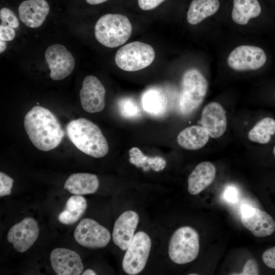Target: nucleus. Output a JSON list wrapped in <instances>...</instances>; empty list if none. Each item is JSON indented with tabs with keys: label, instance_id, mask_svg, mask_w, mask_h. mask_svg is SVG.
Wrapping results in <instances>:
<instances>
[{
	"label": "nucleus",
	"instance_id": "nucleus-36",
	"mask_svg": "<svg viewBox=\"0 0 275 275\" xmlns=\"http://www.w3.org/2000/svg\"><path fill=\"white\" fill-rule=\"evenodd\" d=\"M6 41L0 40V53L3 52L6 48Z\"/></svg>",
	"mask_w": 275,
	"mask_h": 275
},
{
	"label": "nucleus",
	"instance_id": "nucleus-30",
	"mask_svg": "<svg viewBox=\"0 0 275 275\" xmlns=\"http://www.w3.org/2000/svg\"><path fill=\"white\" fill-rule=\"evenodd\" d=\"M166 0H137L139 7L143 11L154 10Z\"/></svg>",
	"mask_w": 275,
	"mask_h": 275
},
{
	"label": "nucleus",
	"instance_id": "nucleus-28",
	"mask_svg": "<svg viewBox=\"0 0 275 275\" xmlns=\"http://www.w3.org/2000/svg\"><path fill=\"white\" fill-rule=\"evenodd\" d=\"M0 18L1 25L9 26L14 29L17 28L19 25L17 17L13 12L8 8L4 7L1 9Z\"/></svg>",
	"mask_w": 275,
	"mask_h": 275
},
{
	"label": "nucleus",
	"instance_id": "nucleus-20",
	"mask_svg": "<svg viewBox=\"0 0 275 275\" xmlns=\"http://www.w3.org/2000/svg\"><path fill=\"white\" fill-rule=\"evenodd\" d=\"M209 136L202 126L193 125L185 128L179 133L177 142L184 149L198 150L207 144Z\"/></svg>",
	"mask_w": 275,
	"mask_h": 275
},
{
	"label": "nucleus",
	"instance_id": "nucleus-27",
	"mask_svg": "<svg viewBox=\"0 0 275 275\" xmlns=\"http://www.w3.org/2000/svg\"><path fill=\"white\" fill-rule=\"evenodd\" d=\"M121 114L126 118H135L140 115L141 111L138 104L132 99H121L118 104Z\"/></svg>",
	"mask_w": 275,
	"mask_h": 275
},
{
	"label": "nucleus",
	"instance_id": "nucleus-10",
	"mask_svg": "<svg viewBox=\"0 0 275 275\" xmlns=\"http://www.w3.org/2000/svg\"><path fill=\"white\" fill-rule=\"evenodd\" d=\"M45 57L50 70V76L53 80L64 79L72 73L75 67L73 56L61 44H54L48 47Z\"/></svg>",
	"mask_w": 275,
	"mask_h": 275
},
{
	"label": "nucleus",
	"instance_id": "nucleus-22",
	"mask_svg": "<svg viewBox=\"0 0 275 275\" xmlns=\"http://www.w3.org/2000/svg\"><path fill=\"white\" fill-rule=\"evenodd\" d=\"M261 12L257 0H233L232 18L238 24H247L251 18L258 17Z\"/></svg>",
	"mask_w": 275,
	"mask_h": 275
},
{
	"label": "nucleus",
	"instance_id": "nucleus-32",
	"mask_svg": "<svg viewBox=\"0 0 275 275\" xmlns=\"http://www.w3.org/2000/svg\"><path fill=\"white\" fill-rule=\"evenodd\" d=\"M258 264L254 259H249L244 264L242 271L239 274L242 275H255L259 274Z\"/></svg>",
	"mask_w": 275,
	"mask_h": 275
},
{
	"label": "nucleus",
	"instance_id": "nucleus-7",
	"mask_svg": "<svg viewBox=\"0 0 275 275\" xmlns=\"http://www.w3.org/2000/svg\"><path fill=\"white\" fill-rule=\"evenodd\" d=\"M151 248V240L145 232L140 231L134 236L126 249L122 261L123 270L128 274L135 275L146 266Z\"/></svg>",
	"mask_w": 275,
	"mask_h": 275
},
{
	"label": "nucleus",
	"instance_id": "nucleus-8",
	"mask_svg": "<svg viewBox=\"0 0 275 275\" xmlns=\"http://www.w3.org/2000/svg\"><path fill=\"white\" fill-rule=\"evenodd\" d=\"M75 240L80 245L89 249H100L109 243V231L93 219L85 218L77 225L74 232Z\"/></svg>",
	"mask_w": 275,
	"mask_h": 275
},
{
	"label": "nucleus",
	"instance_id": "nucleus-35",
	"mask_svg": "<svg viewBox=\"0 0 275 275\" xmlns=\"http://www.w3.org/2000/svg\"><path fill=\"white\" fill-rule=\"evenodd\" d=\"M107 1L108 0H86L87 3L92 5H99Z\"/></svg>",
	"mask_w": 275,
	"mask_h": 275
},
{
	"label": "nucleus",
	"instance_id": "nucleus-11",
	"mask_svg": "<svg viewBox=\"0 0 275 275\" xmlns=\"http://www.w3.org/2000/svg\"><path fill=\"white\" fill-rule=\"evenodd\" d=\"M241 222L256 237L271 235L275 230V222L266 212L260 209L243 206L241 209Z\"/></svg>",
	"mask_w": 275,
	"mask_h": 275
},
{
	"label": "nucleus",
	"instance_id": "nucleus-17",
	"mask_svg": "<svg viewBox=\"0 0 275 275\" xmlns=\"http://www.w3.org/2000/svg\"><path fill=\"white\" fill-rule=\"evenodd\" d=\"M49 11V5L45 0H26L21 2L18 7L21 21L31 28L40 26Z\"/></svg>",
	"mask_w": 275,
	"mask_h": 275
},
{
	"label": "nucleus",
	"instance_id": "nucleus-15",
	"mask_svg": "<svg viewBox=\"0 0 275 275\" xmlns=\"http://www.w3.org/2000/svg\"><path fill=\"white\" fill-rule=\"evenodd\" d=\"M139 221V215L132 210L124 212L116 221L112 234L113 240L122 250H126L132 241Z\"/></svg>",
	"mask_w": 275,
	"mask_h": 275
},
{
	"label": "nucleus",
	"instance_id": "nucleus-18",
	"mask_svg": "<svg viewBox=\"0 0 275 275\" xmlns=\"http://www.w3.org/2000/svg\"><path fill=\"white\" fill-rule=\"evenodd\" d=\"M216 168L210 162L203 161L199 163L188 178V191L193 195L200 193L214 180Z\"/></svg>",
	"mask_w": 275,
	"mask_h": 275
},
{
	"label": "nucleus",
	"instance_id": "nucleus-4",
	"mask_svg": "<svg viewBox=\"0 0 275 275\" xmlns=\"http://www.w3.org/2000/svg\"><path fill=\"white\" fill-rule=\"evenodd\" d=\"M199 235L189 226L177 229L169 242L168 253L171 260L178 264H184L194 260L199 252Z\"/></svg>",
	"mask_w": 275,
	"mask_h": 275
},
{
	"label": "nucleus",
	"instance_id": "nucleus-1",
	"mask_svg": "<svg viewBox=\"0 0 275 275\" xmlns=\"http://www.w3.org/2000/svg\"><path fill=\"white\" fill-rule=\"evenodd\" d=\"M24 126L31 142L43 151L56 148L64 136L57 117L48 109L40 106H34L26 114Z\"/></svg>",
	"mask_w": 275,
	"mask_h": 275
},
{
	"label": "nucleus",
	"instance_id": "nucleus-33",
	"mask_svg": "<svg viewBox=\"0 0 275 275\" xmlns=\"http://www.w3.org/2000/svg\"><path fill=\"white\" fill-rule=\"evenodd\" d=\"M15 36V31L14 28L9 26L0 25V40L10 41L13 40Z\"/></svg>",
	"mask_w": 275,
	"mask_h": 275
},
{
	"label": "nucleus",
	"instance_id": "nucleus-16",
	"mask_svg": "<svg viewBox=\"0 0 275 275\" xmlns=\"http://www.w3.org/2000/svg\"><path fill=\"white\" fill-rule=\"evenodd\" d=\"M200 123L210 137L214 139L219 138L224 134L227 128L226 112L218 103L210 102L203 109Z\"/></svg>",
	"mask_w": 275,
	"mask_h": 275
},
{
	"label": "nucleus",
	"instance_id": "nucleus-3",
	"mask_svg": "<svg viewBox=\"0 0 275 275\" xmlns=\"http://www.w3.org/2000/svg\"><path fill=\"white\" fill-rule=\"evenodd\" d=\"M132 25L129 19L121 14H106L95 26V36L102 45L109 48L119 46L130 37Z\"/></svg>",
	"mask_w": 275,
	"mask_h": 275
},
{
	"label": "nucleus",
	"instance_id": "nucleus-5",
	"mask_svg": "<svg viewBox=\"0 0 275 275\" xmlns=\"http://www.w3.org/2000/svg\"><path fill=\"white\" fill-rule=\"evenodd\" d=\"M207 89V81L199 70L195 69L187 70L182 79L179 101L181 113L188 114L196 109L203 102Z\"/></svg>",
	"mask_w": 275,
	"mask_h": 275
},
{
	"label": "nucleus",
	"instance_id": "nucleus-29",
	"mask_svg": "<svg viewBox=\"0 0 275 275\" xmlns=\"http://www.w3.org/2000/svg\"><path fill=\"white\" fill-rule=\"evenodd\" d=\"M14 180L2 172H0V197L10 195Z\"/></svg>",
	"mask_w": 275,
	"mask_h": 275
},
{
	"label": "nucleus",
	"instance_id": "nucleus-26",
	"mask_svg": "<svg viewBox=\"0 0 275 275\" xmlns=\"http://www.w3.org/2000/svg\"><path fill=\"white\" fill-rule=\"evenodd\" d=\"M144 110L152 115L162 114L166 109V99L158 90L151 89L146 91L142 99Z\"/></svg>",
	"mask_w": 275,
	"mask_h": 275
},
{
	"label": "nucleus",
	"instance_id": "nucleus-21",
	"mask_svg": "<svg viewBox=\"0 0 275 275\" xmlns=\"http://www.w3.org/2000/svg\"><path fill=\"white\" fill-rule=\"evenodd\" d=\"M219 7V0H193L187 12V20L190 24H197L215 14Z\"/></svg>",
	"mask_w": 275,
	"mask_h": 275
},
{
	"label": "nucleus",
	"instance_id": "nucleus-23",
	"mask_svg": "<svg viewBox=\"0 0 275 275\" xmlns=\"http://www.w3.org/2000/svg\"><path fill=\"white\" fill-rule=\"evenodd\" d=\"M87 207L86 199L81 195H75L67 201L64 210L58 215V220L64 225L73 224L81 217Z\"/></svg>",
	"mask_w": 275,
	"mask_h": 275
},
{
	"label": "nucleus",
	"instance_id": "nucleus-6",
	"mask_svg": "<svg viewBox=\"0 0 275 275\" xmlns=\"http://www.w3.org/2000/svg\"><path fill=\"white\" fill-rule=\"evenodd\" d=\"M155 53L149 44L135 41L128 43L117 51L115 60L117 66L126 71H136L149 66Z\"/></svg>",
	"mask_w": 275,
	"mask_h": 275
},
{
	"label": "nucleus",
	"instance_id": "nucleus-37",
	"mask_svg": "<svg viewBox=\"0 0 275 275\" xmlns=\"http://www.w3.org/2000/svg\"><path fill=\"white\" fill-rule=\"evenodd\" d=\"M82 275H95L96 273L92 269H87L82 272Z\"/></svg>",
	"mask_w": 275,
	"mask_h": 275
},
{
	"label": "nucleus",
	"instance_id": "nucleus-24",
	"mask_svg": "<svg viewBox=\"0 0 275 275\" xmlns=\"http://www.w3.org/2000/svg\"><path fill=\"white\" fill-rule=\"evenodd\" d=\"M129 161L137 168H141L144 172L150 169L159 172L166 166L167 162L164 158L159 156H148L144 155L138 147H132L129 150Z\"/></svg>",
	"mask_w": 275,
	"mask_h": 275
},
{
	"label": "nucleus",
	"instance_id": "nucleus-2",
	"mask_svg": "<svg viewBox=\"0 0 275 275\" xmlns=\"http://www.w3.org/2000/svg\"><path fill=\"white\" fill-rule=\"evenodd\" d=\"M66 129L71 142L83 153L95 158L107 154V142L99 127L92 121L83 118L73 120Z\"/></svg>",
	"mask_w": 275,
	"mask_h": 275
},
{
	"label": "nucleus",
	"instance_id": "nucleus-13",
	"mask_svg": "<svg viewBox=\"0 0 275 275\" xmlns=\"http://www.w3.org/2000/svg\"><path fill=\"white\" fill-rule=\"evenodd\" d=\"M105 90L95 76L88 75L85 77L79 92L82 108L89 113L102 111L105 106Z\"/></svg>",
	"mask_w": 275,
	"mask_h": 275
},
{
	"label": "nucleus",
	"instance_id": "nucleus-31",
	"mask_svg": "<svg viewBox=\"0 0 275 275\" xmlns=\"http://www.w3.org/2000/svg\"><path fill=\"white\" fill-rule=\"evenodd\" d=\"M262 261L268 267L275 269V246L266 250L262 255Z\"/></svg>",
	"mask_w": 275,
	"mask_h": 275
},
{
	"label": "nucleus",
	"instance_id": "nucleus-14",
	"mask_svg": "<svg viewBox=\"0 0 275 275\" xmlns=\"http://www.w3.org/2000/svg\"><path fill=\"white\" fill-rule=\"evenodd\" d=\"M51 267L57 275H79L84 270L80 256L66 248L53 249L50 255Z\"/></svg>",
	"mask_w": 275,
	"mask_h": 275
},
{
	"label": "nucleus",
	"instance_id": "nucleus-34",
	"mask_svg": "<svg viewBox=\"0 0 275 275\" xmlns=\"http://www.w3.org/2000/svg\"><path fill=\"white\" fill-rule=\"evenodd\" d=\"M225 198L231 202H235L237 199V192L236 188L232 186L227 188L224 193Z\"/></svg>",
	"mask_w": 275,
	"mask_h": 275
},
{
	"label": "nucleus",
	"instance_id": "nucleus-25",
	"mask_svg": "<svg viewBox=\"0 0 275 275\" xmlns=\"http://www.w3.org/2000/svg\"><path fill=\"white\" fill-rule=\"evenodd\" d=\"M275 134V120L265 117L259 121L248 133L249 139L262 144L269 143Z\"/></svg>",
	"mask_w": 275,
	"mask_h": 275
},
{
	"label": "nucleus",
	"instance_id": "nucleus-9",
	"mask_svg": "<svg viewBox=\"0 0 275 275\" xmlns=\"http://www.w3.org/2000/svg\"><path fill=\"white\" fill-rule=\"evenodd\" d=\"M266 61L264 50L257 46L241 45L236 47L229 54L228 66L236 71L257 70L262 67Z\"/></svg>",
	"mask_w": 275,
	"mask_h": 275
},
{
	"label": "nucleus",
	"instance_id": "nucleus-19",
	"mask_svg": "<svg viewBox=\"0 0 275 275\" xmlns=\"http://www.w3.org/2000/svg\"><path fill=\"white\" fill-rule=\"evenodd\" d=\"M99 182L96 175L78 173L71 174L66 180L64 188L76 195L92 194L96 192Z\"/></svg>",
	"mask_w": 275,
	"mask_h": 275
},
{
	"label": "nucleus",
	"instance_id": "nucleus-12",
	"mask_svg": "<svg viewBox=\"0 0 275 275\" xmlns=\"http://www.w3.org/2000/svg\"><path fill=\"white\" fill-rule=\"evenodd\" d=\"M39 234L38 223L34 218L28 217L11 227L7 238L17 252L24 253L34 244Z\"/></svg>",
	"mask_w": 275,
	"mask_h": 275
},
{
	"label": "nucleus",
	"instance_id": "nucleus-38",
	"mask_svg": "<svg viewBox=\"0 0 275 275\" xmlns=\"http://www.w3.org/2000/svg\"><path fill=\"white\" fill-rule=\"evenodd\" d=\"M273 155L275 157V146H274L273 148Z\"/></svg>",
	"mask_w": 275,
	"mask_h": 275
}]
</instances>
